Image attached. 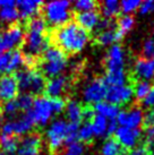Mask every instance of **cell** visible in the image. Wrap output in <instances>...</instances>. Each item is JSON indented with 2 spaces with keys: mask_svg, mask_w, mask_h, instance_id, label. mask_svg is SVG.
Masks as SVG:
<instances>
[{
  "mask_svg": "<svg viewBox=\"0 0 154 155\" xmlns=\"http://www.w3.org/2000/svg\"><path fill=\"white\" fill-rule=\"evenodd\" d=\"M89 40L90 33L73 21L53 28L50 34V42L62 52L70 54L81 52Z\"/></svg>",
  "mask_w": 154,
  "mask_h": 155,
  "instance_id": "obj_1",
  "label": "cell"
},
{
  "mask_svg": "<svg viewBox=\"0 0 154 155\" xmlns=\"http://www.w3.org/2000/svg\"><path fill=\"white\" fill-rule=\"evenodd\" d=\"M67 67V56L55 45H50L41 56L38 61V71L45 78L60 76Z\"/></svg>",
  "mask_w": 154,
  "mask_h": 155,
  "instance_id": "obj_2",
  "label": "cell"
},
{
  "mask_svg": "<svg viewBox=\"0 0 154 155\" xmlns=\"http://www.w3.org/2000/svg\"><path fill=\"white\" fill-rule=\"evenodd\" d=\"M70 7L72 2L66 0L43 2L40 14L44 18L47 24L56 28L70 22V18L74 15Z\"/></svg>",
  "mask_w": 154,
  "mask_h": 155,
  "instance_id": "obj_3",
  "label": "cell"
},
{
  "mask_svg": "<svg viewBox=\"0 0 154 155\" xmlns=\"http://www.w3.org/2000/svg\"><path fill=\"white\" fill-rule=\"evenodd\" d=\"M18 84L19 92L31 95H40L44 92L47 79L36 69H19L14 74Z\"/></svg>",
  "mask_w": 154,
  "mask_h": 155,
  "instance_id": "obj_4",
  "label": "cell"
},
{
  "mask_svg": "<svg viewBox=\"0 0 154 155\" xmlns=\"http://www.w3.org/2000/svg\"><path fill=\"white\" fill-rule=\"evenodd\" d=\"M22 45L23 54L38 58L42 56L43 52L50 47V36L47 34V32H38L26 28L24 42Z\"/></svg>",
  "mask_w": 154,
  "mask_h": 155,
  "instance_id": "obj_5",
  "label": "cell"
},
{
  "mask_svg": "<svg viewBox=\"0 0 154 155\" xmlns=\"http://www.w3.org/2000/svg\"><path fill=\"white\" fill-rule=\"evenodd\" d=\"M25 28L21 24H13L0 31V53L16 50L24 42Z\"/></svg>",
  "mask_w": 154,
  "mask_h": 155,
  "instance_id": "obj_6",
  "label": "cell"
},
{
  "mask_svg": "<svg viewBox=\"0 0 154 155\" xmlns=\"http://www.w3.org/2000/svg\"><path fill=\"white\" fill-rule=\"evenodd\" d=\"M34 119L30 111L25 112L21 119L17 120L6 121L1 126V135L6 136H15V137H22L26 134L31 133L34 126Z\"/></svg>",
  "mask_w": 154,
  "mask_h": 155,
  "instance_id": "obj_7",
  "label": "cell"
},
{
  "mask_svg": "<svg viewBox=\"0 0 154 155\" xmlns=\"http://www.w3.org/2000/svg\"><path fill=\"white\" fill-rule=\"evenodd\" d=\"M67 127L68 122L62 119H57L52 121L47 130V139L50 152L57 154L62 150V145L65 144V139L67 136Z\"/></svg>",
  "mask_w": 154,
  "mask_h": 155,
  "instance_id": "obj_8",
  "label": "cell"
},
{
  "mask_svg": "<svg viewBox=\"0 0 154 155\" xmlns=\"http://www.w3.org/2000/svg\"><path fill=\"white\" fill-rule=\"evenodd\" d=\"M31 113L33 116L35 125L45 126L53 116L51 99L45 95H40L34 97Z\"/></svg>",
  "mask_w": 154,
  "mask_h": 155,
  "instance_id": "obj_9",
  "label": "cell"
},
{
  "mask_svg": "<svg viewBox=\"0 0 154 155\" xmlns=\"http://www.w3.org/2000/svg\"><path fill=\"white\" fill-rule=\"evenodd\" d=\"M42 148V136L36 131H31L19 137L17 155H40Z\"/></svg>",
  "mask_w": 154,
  "mask_h": 155,
  "instance_id": "obj_10",
  "label": "cell"
},
{
  "mask_svg": "<svg viewBox=\"0 0 154 155\" xmlns=\"http://www.w3.org/2000/svg\"><path fill=\"white\" fill-rule=\"evenodd\" d=\"M108 86L103 81V78H95L91 81L86 87L83 91V99L86 103L89 104H96L102 102L105 99L107 95Z\"/></svg>",
  "mask_w": 154,
  "mask_h": 155,
  "instance_id": "obj_11",
  "label": "cell"
},
{
  "mask_svg": "<svg viewBox=\"0 0 154 155\" xmlns=\"http://www.w3.org/2000/svg\"><path fill=\"white\" fill-rule=\"evenodd\" d=\"M144 112L139 105H133L132 108L120 111L117 117V122L121 127L130 128V129H139L143 126Z\"/></svg>",
  "mask_w": 154,
  "mask_h": 155,
  "instance_id": "obj_12",
  "label": "cell"
},
{
  "mask_svg": "<svg viewBox=\"0 0 154 155\" xmlns=\"http://www.w3.org/2000/svg\"><path fill=\"white\" fill-rule=\"evenodd\" d=\"M134 97L133 85H122V86L108 87L105 100L108 103L120 107L128 104Z\"/></svg>",
  "mask_w": 154,
  "mask_h": 155,
  "instance_id": "obj_13",
  "label": "cell"
},
{
  "mask_svg": "<svg viewBox=\"0 0 154 155\" xmlns=\"http://www.w3.org/2000/svg\"><path fill=\"white\" fill-rule=\"evenodd\" d=\"M104 67L107 73L125 70V51L119 43H115L108 50Z\"/></svg>",
  "mask_w": 154,
  "mask_h": 155,
  "instance_id": "obj_14",
  "label": "cell"
},
{
  "mask_svg": "<svg viewBox=\"0 0 154 155\" xmlns=\"http://www.w3.org/2000/svg\"><path fill=\"white\" fill-rule=\"evenodd\" d=\"M141 135V129H130V128H126V127H118L117 131L115 133V138L125 151H127V150L132 151L137 146Z\"/></svg>",
  "mask_w": 154,
  "mask_h": 155,
  "instance_id": "obj_15",
  "label": "cell"
},
{
  "mask_svg": "<svg viewBox=\"0 0 154 155\" xmlns=\"http://www.w3.org/2000/svg\"><path fill=\"white\" fill-rule=\"evenodd\" d=\"M19 94V88L15 75L5 74L0 77V102L13 101Z\"/></svg>",
  "mask_w": 154,
  "mask_h": 155,
  "instance_id": "obj_16",
  "label": "cell"
},
{
  "mask_svg": "<svg viewBox=\"0 0 154 155\" xmlns=\"http://www.w3.org/2000/svg\"><path fill=\"white\" fill-rule=\"evenodd\" d=\"M69 78L67 76H57V77L50 78L45 84L44 88V94L50 99H57V97H62V95L69 87Z\"/></svg>",
  "mask_w": 154,
  "mask_h": 155,
  "instance_id": "obj_17",
  "label": "cell"
},
{
  "mask_svg": "<svg viewBox=\"0 0 154 155\" xmlns=\"http://www.w3.org/2000/svg\"><path fill=\"white\" fill-rule=\"evenodd\" d=\"M133 74L137 81L151 83L154 79V59L138 58L134 64Z\"/></svg>",
  "mask_w": 154,
  "mask_h": 155,
  "instance_id": "obj_18",
  "label": "cell"
},
{
  "mask_svg": "<svg viewBox=\"0 0 154 155\" xmlns=\"http://www.w3.org/2000/svg\"><path fill=\"white\" fill-rule=\"evenodd\" d=\"M42 5V1H35V0H18L16 1V8L19 14V18L27 23L31 18H33L34 16L40 14Z\"/></svg>",
  "mask_w": 154,
  "mask_h": 155,
  "instance_id": "obj_19",
  "label": "cell"
},
{
  "mask_svg": "<svg viewBox=\"0 0 154 155\" xmlns=\"http://www.w3.org/2000/svg\"><path fill=\"white\" fill-rule=\"evenodd\" d=\"M75 21L82 28H84L90 33L91 31L95 28L98 23L101 19V14L98 9L90 10V12H83V13H75Z\"/></svg>",
  "mask_w": 154,
  "mask_h": 155,
  "instance_id": "obj_20",
  "label": "cell"
},
{
  "mask_svg": "<svg viewBox=\"0 0 154 155\" xmlns=\"http://www.w3.org/2000/svg\"><path fill=\"white\" fill-rule=\"evenodd\" d=\"M134 25H135V19L132 15H122L119 18H117V22H116L117 42L122 40V38L128 33L129 31L133 30Z\"/></svg>",
  "mask_w": 154,
  "mask_h": 155,
  "instance_id": "obj_21",
  "label": "cell"
},
{
  "mask_svg": "<svg viewBox=\"0 0 154 155\" xmlns=\"http://www.w3.org/2000/svg\"><path fill=\"white\" fill-rule=\"evenodd\" d=\"M93 109H94L96 114L104 117V118H107L109 120L117 119V117H118V114H119L120 112L119 107L113 105L111 103H108L107 101H102L100 103L94 104Z\"/></svg>",
  "mask_w": 154,
  "mask_h": 155,
  "instance_id": "obj_22",
  "label": "cell"
},
{
  "mask_svg": "<svg viewBox=\"0 0 154 155\" xmlns=\"http://www.w3.org/2000/svg\"><path fill=\"white\" fill-rule=\"evenodd\" d=\"M66 116L69 122L74 124H81L83 121V107L76 100H69L66 104Z\"/></svg>",
  "mask_w": 154,
  "mask_h": 155,
  "instance_id": "obj_23",
  "label": "cell"
},
{
  "mask_svg": "<svg viewBox=\"0 0 154 155\" xmlns=\"http://www.w3.org/2000/svg\"><path fill=\"white\" fill-rule=\"evenodd\" d=\"M103 17L107 19H113L120 14V2L117 0H105L101 4H99Z\"/></svg>",
  "mask_w": 154,
  "mask_h": 155,
  "instance_id": "obj_24",
  "label": "cell"
},
{
  "mask_svg": "<svg viewBox=\"0 0 154 155\" xmlns=\"http://www.w3.org/2000/svg\"><path fill=\"white\" fill-rule=\"evenodd\" d=\"M126 153L115 137H108L101 148V155H127Z\"/></svg>",
  "mask_w": 154,
  "mask_h": 155,
  "instance_id": "obj_25",
  "label": "cell"
},
{
  "mask_svg": "<svg viewBox=\"0 0 154 155\" xmlns=\"http://www.w3.org/2000/svg\"><path fill=\"white\" fill-rule=\"evenodd\" d=\"M21 66H23V52L19 49L13 50V51H10V57H9L8 65L5 70V74L13 75L19 70Z\"/></svg>",
  "mask_w": 154,
  "mask_h": 155,
  "instance_id": "obj_26",
  "label": "cell"
},
{
  "mask_svg": "<svg viewBox=\"0 0 154 155\" xmlns=\"http://www.w3.org/2000/svg\"><path fill=\"white\" fill-rule=\"evenodd\" d=\"M18 140H19V137L0 135V148H1V152H4L6 155L15 154L18 148Z\"/></svg>",
  "mask_w": 154,
  "mask_h": 155,
  "instance_id": "obj_27",
  "label": "cell"
},
{
  "mask_svg": "<svg viewBox=\"0 0 154 155\" xmlns=\"http://www.w3.org/2000/svg\"><path fill=\"white\" fill-rule=\"evenodd\" d=\"M103 81H104V83H105V85H107L108 87L122 86V85H126L127 75L125 73V70H122V71L107 73L105 76L103 77Z\"/></svg>",
  "mask_w": 154,
  "mask_h": 155,
  "instance_id": "obj_28",
  "label": "cell"
},
{
  "mask_svg": "<svg viewBox=\"0 0 154 155\" xmlns=\"http://www.w3.org/2000/svg\"><path fill=\"white\" fill-rule=\"evenodd\" d=\"M93 134L98 137H103L107 135V128H108V119L102 116L95 114L94 118L90 121Z\"/></svg>",
  "mask_w": 154,
  "mask_h": 155,
  "instance_id": "obj_29",
  "label": "cell"
},
{
  "mask_svg": "<svg viewBox=\"0 0 154 155\" xmlns=\"http://www.w3.org/2000/svg\"><path fill=\"white\" fill-rule=\"evenodd\" d=\"M115 42H117V36H116V26L112 28H109L107 31H103L101 33L95 34V43L102 47L111 45Z\"/></svg>",
  "mask_w": 154,
  "mask_h": 155,
  "instance_id": "obj_30",
  "label": "cell"
},
{
  "mask_svg": "<svg viewBox=\"0 0 154 155\" xmlns=\"http://www.w3.org/2000/svg\"><path fill=\"white\" fill-rule=\"evenodd\" d=\"M19 19V14L18 10L15 7H6V8H0V22L8 25L16 24Z\"/></svg>",
  "mask_w": 154,
  "mask_h": 155,
  "instance_id": "obj_31",
  "label": "cell"
},
{
  "mask_svg": "<svg viewBox=\"0 0 154 155\" xmlns=\"http://www.w3.org/2000/svg\"><path fill=\"white\" fill-rule=\"evenodd\" d=\"M152 88V84L150 82L145 81H137L135 85L133 86L134 90V97L136 99L137 102H142L145 99V96L149 94V92Z\"/></svg>",
  "mask_w": 154,
  "mask_h": 155,
  "instance_id": "obj_32",
  "label": "cell"
},
{
  "mask_svg": "<svg viewBox=\"0 0 154 155\" xmlns=\"http://www.w3.org/2000/svg\"><path fill=\"white\" fill-rule=\"evenodd\" d=\"M16 104L18 107V110L24 112L30 111L32 107H33V102H34V96L28 94V93H21L15 99Z\"/></svg>",
  "mask_w": 154,
  "mask_h": 155,
  "instance_id": "obj_33",
  "label": "cell"
},
{
  "mask_svg": "<svg viewBox=\"0 0 154 155\" xmlns=\"http://www.w3.org/2000/svg\"><path fill=\"white\" fill-rule=\"evenodd\" d=\"M93 137H94V134H93L91 124L90 122H84L78 129V134H77L78 142L83 143V144H89L92 142Z\"/></svg>",
  "mask_w": 154,
  "mask_h": 155,
  "instance_id": "obj_34",
  "label": "cell"
},
{
  "mask_svg": "<svg viewBox=\"0 0 154 155\" xmlns=\"http://www.w3.org/2000/svg\"><path fill=\"white\" fill-rule=\"evenodd\" d=\"M74 7V10L77 13H83V12H90V10H94L99 6V2L93 1V0H78L72 4Z\"/></svg>",
  "mask_w": 154,
  "mask_h": 155,
  "instance_id": "obj_35",
  "label": "cell"
},
{
  "mask_svg": "<svg viewBox=\"0 0 154 155\" xmlns=\"http://www.w3.org/2000/svg\"><path fill=\"white\" fill-rule=\"evenodd\" d=\"M141 2L142 1L139 0H124L120 2V10L124 13V15H130V13L139 8Z\"/></svg>",
  "mask_w": 154,
  "mask_h": 155,
  "instance_id": "obj_36",
  "label": "cell"
},
{
  "mask_svg": "<svg viewBox=\"0 0 154 155\" xmlns=\"http://www.w3.org/2000/svg\"><path fill=\"white\" fill-rule=\"evenodd\" d=\"M84 151H85L84 144L81 142H76L66 146V148L62 150V154L61 155H83Z\"/></svg>",
  "mask_w": 154,
  "mask_h": 155,
  "instance_id": "obj_37",
  "label": "cell"
},
{
  "mask_svg": "<svg viewBox=\"0 0 154 155\" xmlns=\"http://www.w3.org/2000/svg\"><path fill=\"white\" fill-rule=\"evenodd\" d=\"M142 58L154 59V40L149 39L143 43L142 47Z\"/></svg>",
  "mask_w": 154,
  "mask_h": 155,
  "instance_id": "obj_38",
  "label": "cell"
},
{
  "mask_svg": "<svg viewBox=\"0 0 154 155\" xmlns=\"http://www.w3.org/2000/svg\"><path fill=\"white\" fill-rule=\"evenodd\" d=\"M2 110H4V113L7 117H9V118H10V117H14L18 112V107H17V104H16V101L13 100V101L6 102V103L4 104Z\"/></svg>",
  "mask_w": 154,
  "mask_h": 155,
  "instance_id": "obj_39",
  "label": "cell"
},
{
  "mask_svg": "<svg viewBox=\"0 0 154 155\" xmlns=\"http://www.w3.org/2000/svg\"><path fill=\"white\" fill-rule=\"evenodd\" d=\"M52 109H53V114H59L61 112H64L66 109V101L61 97H57V99H51Z\"/></svg>",
  "mask_w": 154,
  "mask_h": 155,
  "instance_id": "obj_40",
  "label": "cell"
},
{
  "mask_svg": "<svg viewBox=\"0 0 154 155\" xmlns=\"http://www.w3.org/2000/svg\"><path fill=\"white\" fill-rule=\"evenodd\" d=\"M143 126H144V128H146V129L154 127V108L149 109L147 112L144 114Z\"/></svg>",
  "mask_w": 154,
  "mask_h": 155,
  "instance_id": "obj_41",
  "label": "cell"
},
{
  "mask_svg": "<svg viewBox=\"0 0 154 155\" xmlns=\"http://www.w3.org/2000/svg\"><path fill=\"white\" fill-rule=\"evenodd\" d=\"M138 10H139V13H141L142 15L154 13V0H147V1L141 2Z\"/></svg>",
  "mask_w": 154,
  "mask_h": 155,
  "instance_id": "obj_42",
  "label": "cell"
},
{
  "mask_svg": "<svg viewBox=\"0 0 154 155\" xmlns=\"http://www.w3.org/2000/svg\"><path fill=\"white\" fill-rule=\"evenodd\" d=\"M142 107L146 109L154 108V86H152L151 91L149 92V94L146 95L145 99L142 101Z\"/></svg>",
  "mask_w": 154,
  "mask_h": 155,
  "instance_id": "obj_43",
  "label": "cell"
},
{
  "mask_svg": "<svg viewBox=\"0 0 154 155\" xmlns=\"http://www.w3.org/2000/svg\"><path fill=\"white\" fill-rule=\"evenodd\" d=\"M118 129V122L117 119L108 121V128H107V137H112V135H115V133Z\"/></svg>",
  "mask_w": 154,
  "mask_h": 155,
  "instance_id": "obj_44",
  "label": "cell"
},
{
  "mask_svg": "<svg viewBox=\"0 0 154 155\" xmlns=\"http://www.w3.org/2000/svg\"><path fill=\"white\" fill-rule=\"evenodd\" d=\"M9 57H10V52H6V53H0V73L5 71L7 68L9 61Z\"/></svg>",
  "mask_w": 154,
  "mask_h": 155,
  "instance_id": "obj_45",
  "label": "cell"
},
{
  "mask_svg": "<svg viewBox=\"0 0 154 155\" xmlns=\"http://www.w3.org/2000/svg\"><path fill=\"white\" fill-rule=\"evenodd\" d=\"M16 1L14 0H0V8H6V7H15Z\"/></svg>",
  "mask_w": 154,
  "mask_h": 155,
  "instance_id": "obj_46",
  "label": "cell"
},
{
  "mask_svg": "<svg viewBox=\"0 0 154 155\" xmlns=\"http://www.w3.org/2000/svg\"><path fill=\"white\" fill-rule=\"evenodd\" d=\"M0 155H6V154H5L4 152H1V151H0Z\"/></svg>",
  "mask_w": 154,
  "mask_h": 155,
  "instance_id": "obj_47",
  "label": "cell"
},
{
  "mask_svg": "<svg viewBox=\"0 0 154 155\" xmlns=\"http://www.w3.org/2000/svg\"><path fill=\"white\" fill-rule=\"evenodd\" d=\"M153 36H154V32H153Z\"/></svg>",
  "mask_w": 154,
  "mask_h": 155,
  "instance_id": "obj_48",
  "label": "cell"
},
{
  "mask_svg": "<svg viewBox=\"0 0 154 155\" xmlns=\"http://www.w3.org/2000/svg\"><path fill=\"white\" fill-rule=\"evenodd\" d=\"M153 155H154V152H153Z\"/></svg>",
  "mask_w": 154,
  "mask_h": 155,
  "instance_id": "obj_49",
  "label": "cell"
}]
</instances>
